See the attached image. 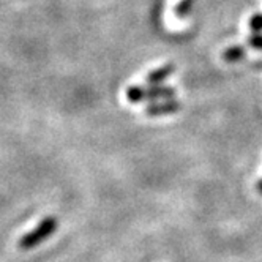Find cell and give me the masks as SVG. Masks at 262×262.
Wrapping results in <instances>:
<instances>
[{
  "instance_id": "obj_1",
  "label": "cell",
  "mask_w": 262,
  "mask_h": 262,
  "mask_svg": "<svg viewBox=\"0 0 262 262\" xmlns=\"http://www.w3.org/2000/svg\"><path fill=\"white\" fill-rule=\"evenodd\" d=\"M176 92L172 87L163 85H148L139 87L133 85L126 89V98L129 103H142V101H157V100H172Z\"/></svg>"
},
{
  "instance_id": "obj_2",
  "label": "cell",
  "mask_w": 262,
  "mask_h": 262,
  "mask_svg": "<svg viewBox=\"0 0 262 262\" xmlns=\"http://www.w3.org/2000/svg\"><path fill=\"white\" fill-rule=\"evenodd\" d=\"M57 226H59V221L55 216L43 218L30 232H27L19 240V248L21 250H33L35 247H38L41 242H45L48 237H51L55 231H57Z\"/></svg>"
},
{
  "instance_id": "obj_3",
  "label": "cell",
  "mask_w": 262,
  "mask_h": 262,
  "mask_svg": "<svg viewBox=\"0 0 262 262\" xmlns=\"http://www.w3.org/2000/svg\"><path fill=\"white\" fill-rule=\"evenodd\" d=\"M182 104L176 100H166L163 103H154L150 106L145 107V114L147 116H154V117H158V116H167V114H174V112L180 111Z\"/></svg>"
},
{
  "instance_id": "obj_4",
  "label": "cell",
  "mask_w": 262,
  "mask_h": 262,
  "mask_svg": "<svg viewBox=\"0 0 262 262\" xmlns=\"http://www.w3.org/2000/svg\"><path fill=\"white\" fill-rule=\"evenodd\" d=\"M174 73V65L172 63H167V65H163L154 71H150L147 74V78H145V82L148 85H160L163 81H166L167 78L171 76V74Z\"/></svg>"
},
{
  "instance_id": "obj_5",
  "label": "cell",
  "mask_w": 262,
  "mask_h": 262,
  "mask_svg": "<svg viewBox=\"0 0 262 262\" xmlns=\"http://www.w3.org/2000/svg\"><path fill=\"white\" fill-rule=\"evenodd\" d=\"M247 55V49L242 46H231L223 52V60L228 63H235L240 62Z\"/></svg>"
},
{
  "instance_id": "obj_6",
  "label": "cell",
  "mask_w": 262,
  "mask_h": 262,
  "mask_svg": "<svg viewBox=\"0 0 262 262\" xmlns=\"http://www.w3.org/2000/svg\"><path fill=\"white\" fill-rule=\"evenodd\" d=\"M193 2L194 0H180L179 5L176 7V14L179 17H185V16H188L191 8H193Z\"/></svg>"
},
{
  "instance_id": "obj_7",
  "label": "cell",
  "mask_w": 262,
  "mask_h": 262,
  "mask_svg": "<svg viewBox=\"0 0 262 262\" xmlns=\"http://www.w3.org/2000/svg\"><path fill=\"white\" fill-rule=\"evenodd\" d=\"M248 26L253 33H262V13H254L250 17Z\"/></svg>"
},
{
  "instance_id": "obj_8",
  "label": "cell",
  "mask_w": 262,
  "mask_h": 262,
  "mask_svg": "<svg viewBox=\"0 0 262 262\" xmlns=\"http://www.w3.org/2000/svg\"><path fill=\"white\" fill-rule=\"evenodd\" d=\"M248 46L262 51V33H253L248 38Z\"/></svg>"
},
{
  "instance_id": "obj_9",
  "label": "cell",
  "mask_w": 262,
  "mask_h": 262,
  "mask_svg": "<svg viewBox=\"0 0 262 262\" xmlns=\"http://www.w3.org/2000/svg\"><path fill=\"white\" fill-rule=\"evenodd\" d=\"M256 190H257V193H260V194H262V179L257 182V185H256Z\"/></svg>"
}]
</instances>
